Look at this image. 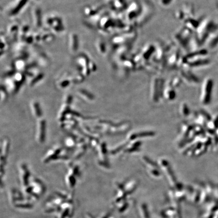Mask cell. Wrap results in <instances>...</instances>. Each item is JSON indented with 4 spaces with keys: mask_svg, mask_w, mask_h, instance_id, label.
<instances>
[{
    "mask_svg": "<svg viewBox=\"0 0 218 218\" xmlns=\"http://www.w3.org/2000/svg\"><path fill=\"white\" fill-rule=\"evenodd\" d=\"M76 69L85 77L89 76L92 72L96 71V64L89 57L84 54L78 55L75 60Z\"/></svg>",
    "mask_w": 218,
    "mask_h": 218,
    "instance_id": "1",
    "label": "cell"
},
{
    "mask_svg": "<svg viewBox=\"0 0 218 218\" xmlns=\"http://www.w3.org/2000/svg\"><path fill=\"white\" fill-rule=\"evenodd\" d=\"M43 24H45V28L51 31L54 34H62L66 29L61 17L55 14L46 16L43 18Z\"/></svg>",
    "mask_w": 218,
    "mask_h": 218,
    "instance_id": "2",
    "label": "cell"
},
{
    "mask_svg": "<svg viewBox=\"0 0 218 218\" xmlns=\"http://www.w3.org/2000/svg\"><path fill=\"white\" fill-rule=\"evenodd\" d=\"M29 0H15L7 8V14L10 17H15L26 8Z\"/></svg>",
    "mask_w": 218,
    "mask_h": 218,
    "instance_id": "3",
    "label": "cell"
},
{
    "mask_svg": "<svg viewBox=\"0 0 218 218\" xmlns=\"http://www.w3.org/2000/svg\"><path fill=\"white\" fill-rule=\"evenodd\" d=\"M31 15L34 26L38 29H41V27L43 24V18L41 8L37 6H34L32 8Z\"/></svg>",
    "mask_w": 218,
    "mask_h": 218,
    "instance_id": "4",
    "label": "cell"
},
{
    "mask_svg": "<svg viewBox=\"0 0 218 218\" xmlns=\"http://www.w3.org/2000/svg\"><path fill=\"white\" fill-rule=\"evenodd\" d=\"M20 26L21 24L17 21H14L8 25L7 36L9 40L13 41L18 40Z\"/></svg>",
    "mask_w": 218,
    "mask_h": 218,
    "instance_id": "5",
    "label": "cell"
},
{
    "mask_svg": "<svg viewBox=\"0 0 218 218\" xmlns=\"http://www.w3.org/2000/svg\"><path fill=\"white\" fill-rule=\"evenodd\" d=\"M46 134V122L43 119H40L37 123L36 137L38 142L43 143L45 140Z\"/></svg>",
    "mask_w": 218,
    "mask_h": 218,
    "instance_id": "6",
    "label": "cell"
},
{
    "mask_svg": "<svg viewBox=\"0 0 218 218\" xmlns=\"http://www.w3.org/2000/svg\"><path fill=\"white\" fill-rule=\"evenodd\" d=\"M68 48L70 52L75 54L79 48V39L78 36L75 33H71L68 37Z\"/></svg>",
    "mask_w": 218,
    "mask_h": 218,
    "instance_id": "7",
    "label": "cell"
},
{
    "mask_svg": "<svg viewBox=\"0 0 218 218\" xmlns=\"http://www.w3.org/2000/svg\"><path fill=\"white\" fill-rule=\"evenodd\" d=\"M205 89L204 94H203V102L204 103H209L210 102V99H211V91H212V80H207V83H205Z\"/></svg>",
    "mask_w": 218,
    "mask_h": 218,
    "instance_id": "8",
    "label": "cell"
},
{
    "mask_svg": "<svg viewBox=\"0 0 218 218\" xmlns=\"http://www.w3.org/2000/svg\"><path fill=\"white\" fill-rule=\"evenodd\" d=\"M7 36L4 34L1 35V57L2 58L3 55H5L7 51L9 49V39Z\"/></svg>",
    "mask_w": 218,
    "mask_h": 218,
    "instance_id": "9",
    "label": "cell"
},
{
    "mask_svg": "<svg viewBox=\"0 0 218 218\" xmlns=\"http://www.w3.org/2000/svg\"><path fill=\"white\" fill-rule=\"evenodd\" d=\"M31 110H32L33 115L36 118H41L43 116V113L41 111V108L40 107L39 103L38 102H33L31 103Z\"/></svg>",
    "mask_w": 218,
    "mask_h": 218,
    "instance_id": "10",
    "label": "cell"
},
{
    "mask_svg": "<svg viewBox=\"0 0 218 218\" xmlns=\"http://www.w3.org/2000/svg\"><path fill=\"white\" fill-rule=\"evenodd\" d=\"M77 94L82 99H85V100L92 101L94 99V96H93V94H92L87 90H85V89H80L78 91Z\"/></svg>",
    "mask_w": 218,
    "mask_h": 218,
    "instance_id": "11",
    "label": "cell"
},
{
    "mask_svg": "<svg viewBox=\"0 0 218 218\" xmlns=\"http://www.w3.org/2000/svg\"><path fill=\"white\" fill-rule=\"evenodd\" d=\"M96 47L99 53L103 54L106 52V48L105 43L101 40H98L96 43Z\"/></svg>",
    "mask_w": 218,
    "mask_h": 218,
    "instance_id": "12",
    "label": "cell"
}]
</instances>
